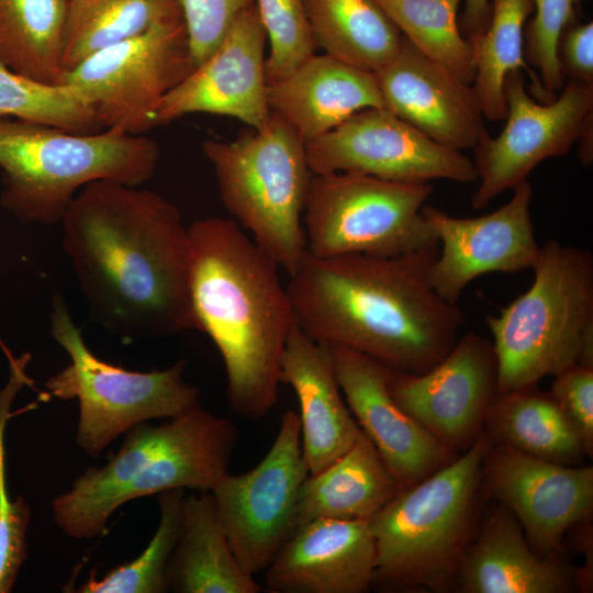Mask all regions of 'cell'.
I'll use <instances>...</instances> for the list:
<instances>
[{
    "instance_id": "8d00e7d4",
    "label": "cell",
    "mask_w": 593,
    "mask_h": 593,
    "mask_svg": "<svg viewBox=\"0 0 593 593\" xmlns=\"http://www.w3.org/2000/svg\"><path fill=\"white\" fill-rule=\"evenodd\" d=\"M31 510L23 495L8 491L4 433L0 434V593L12 591L26 559V530Z\"/></svg>"
},
{
    "instance_id": "4316f807",
    "label": "cell",
    "mask_w": 593,
    "mask_h": 593,
    "mask_svg": "<svg viewBox=\"0 0 593 593\" xmlns=\"http://www.w3.org/2000/svg\"><path fill=\"white\" fill-rule=\"evenodd\" d=\"M485 430L494 443L547 461L573 466L585 455L574 426L537 385L497 394Z\"/></svg>"
},
{
    "instance_id": "ffe728a7",
    "label": "cell",
    "mask_w": 593,
    "mask_h": 593,
    "mask_svg": "<svg viewBox=\"0 0 593 593\" xmlns=\"http://www.w3.org/2000/svg\"><path fill=\"white\" fill-rule=\"evenodd\" d=\"M373 74L385 109L436 143L461 152L488 134L472 85L404 37L395 56Z\"/></svg>"
},
{
    "instance_id": "e575fe53",
    "label": "cell",
    "mask_w": 593,
    "mask_h": 593,
    "mask_svg": "<svg viewBox=\"0 0 593 593\" xmlns=\"http://www.w3.org/2000/svg\"><path fill=\"white\" fill-rule=\"evenodd\" d=\"M269 42L267 85L279 81L315 54L304 0H254Z\"/></svg>"
},
{
    "instance_id": "5b68a950",
    "label": "cell",
    "mask_w": 593,
    "mask_h": 593,
    "mask_svg": "<svg viewBox=\"0 0 593 593\" xmlns=\"http://www.w3.org/2000/svg\"><path fill=\"white\" fill-rule=\"evenodd\" d=\"M486 433L419 482L402 488L369 521L376 546L372 584L383 591L449 592L479 523Z\"/></svg>"
},
{
    "instance_id": "60d3db41",
    "label": "cell",
    "mask_w": 593,
    "mask_h": 593,
    "mask_svg": "<svg viewBox=\"0 0 593 593\" xmlns=\"http://www.w3.org/2000/svg\"><path fill=\"white\" fill-rule=\"evenodd\" d=\"M9 358L10 374L8 382L0 389V434L4 433L7 421L11 416V407L18 393L33 381L26 373V366L31 360V354L24 353L20 357H13L4 347Z\"/></svg>"
},
{
    "instance_id": "4fadbf2b",
    "label": "cell",
    "mask_w": 593,
    "mask_h": 593,
    "mask_svg": "<svg viewBox=\"0 0 593 593\" xmlns=\"http://www.w3.org/2000/svg\"><path fill=\"white\" fill-rule=\"evenodd\" d=\"M307 475L300 418L288 410L264 458L246 472H227L211 489L230 545L247 573L266 570L294 532L296 502Z\"/></svg>"
},
{
    "instance_id": "5bb4252c",
    "label": "cell",
    "mask_w": 593,
    "mask_h": 593,
    "mask_svg": "<svg viewBox=\"0 0 593 593\" xmlns=\"http://www.w3.org/2000/svg\"><path fill=\"white\" fill-rule=\"evenodd\" d=\"M313 175L351 171L399 182L478 180L473 161L445 147L391 111L363 109L305 143Z\"/></svg>"
},
{
    "instance_id": "d6a6232c",
    "label": "cell",
    "mask_w": 593,
    "mask_h": 593,
    "mask_svg": "<svg viewBox=\"0 0 593 593\" xmlns=\"http://www.w3.org/2000/svg\"><path fill=\"white\" fill-rule=\"evenodd\" d=\"M186 489L159 493V523L143 552L97 579L94 572L76 592L80 593H163L168 591L167 570L176 547Z\"/></svg>"
},
{
    "instance_id": "ba28073f",
    "label": "cell",
    "mask_w": 593,
    "mask_h": 593,
    "mask_svg": "<svg viewBox=\"0 0 593 593\" xmlns=\"http://www.w3.org/2000/svg\"><path fill=\"white\" fill-rule=\"evenodd\" d=\"M221 201L238 225L289 276L306 255L302 224L313 172L304 141L271 112L259 130L233 141L206 139Z\"/></svg>"
},
{
    "instance_id": "30bf717a",
    "label": "cell",
    "mask_w": 593,
    "mask_h": 593,
    "mask_svg": "<svg viewBox=\"0 0 593 593\" xmlns=\"http://www.w3.org/2000/svg\"><path fill=\"white\" fill-rule=\"evenodd\" d=\"M429 182H399L351 171L313 175L303 210L306 253L393 257L438 246L422 209Z\"/></svg>"
},
{
    "instance_id": "44dd1931",
    "label": "cell",
    "mask_w": 593,
    "mask_h": 593,
    "mask_svg": "<svg viewBox=\"0 0 593 593\" xmlns=\"http://www.w3.org/2000/svg\"><path fill=\"white\" fill-rule=\"evenodd\" d=\"M376 546L368 521L317 518L295 528L266 568L273 593H362L372 585Z\"/></svg>"
},
{
    "instance_id": "74e56055",
    "label": "cell",
    "mask_w": 593,
    "mask_h": 593,
    "mask_svg": "<svg viewBox=\"0 0 593 593\" xmlns=\"http://www.w3.org/2000/svg\"><path fill=\"white\" fill-rule=\"evenodd\" d=\"M193 63L216 48L236 14L249 0H181Z\"/></svg>"
},
{
    "instance_id": "83f0119b",
    "label": "cell",
    "mask_w": 593,
    "mask_h": 593,
    "mask_svg": "<svg viewBox=\"0 0 593 593\" xmlns=\"http://www.w3.org/2000/svg\"><path fill=\"white\" fill-rule=\"evenodd\" d=\"M316 47L374 72L401 47L403 35L376 0H304Z\"/></svg>"
},
{
    "instance_id": "3957f363",
    "label": "cell",
    "mask_w": 593,
    "mask_h": 593,
    "mask_svg": "<svg viewBox=\"0 0 593 593\" xmlns=\"http://www.w3.org/2000/svg\"><path fill=\"white\" fill-rule=\"evenodd\" d=\"M188 231L197 328L222 357L232 411L258 421L277 402L281 357L296 324L281 268L233 219H201Z\"/></svg>"
},
{
    "instance_id": "6da1fadb",
    "label": "cell",
    "mask_w": 593,
    "mask_h": 593,
    "mask_svg": "<svg viewBox=\"0 0 593 593\" xmlns=\"http://www.w3.org/2000/svg\"><path fill=\"white\" fill-rule=\"evenodd\" d=\"M61 225L91 321L124 340L198 329L189 231L175 204L137 186L93 181Z\"/></svg>"
},
{
    "instance_id": "603a6c76",
    "label": "cell",
    "mask_w": 593,
    "mask_h": 593,
    "mask_svg": "<svg viewBox=\"0 0 593 593\" xmlns=\"http://www.w3.org/2000/svg\"><path fill=\"white\" fill-rule=\"evenodd\" d=\"M280 380L296 394L303 458L309 474L317 473L343 456L360 432L339 388L328 345L295 324L281 357Z\"/></svg>"
},
{
    "instance_id": "7a4b0ae2",
    "label": "cell",
    "mask_w": 593,
    "mask_h": 593,
    "mask_svg": "<svg viewBox=\"0 0 593 593\" xmlns=\"http://www.w3.org/2000/svg\"><path fill=\"white\" fill-rule=\"evenodd\" d=\"M437 247L393 257L306 253L287 284L298 326L318 343L359 351L391 370H429L454 347L465 322L458 305L429 283Z\"/></svg>"
},
{
    "instance_id": "f1b7e54d",
    "label": "cell",
    "mask_w": 593,
    "mask_h": 593,
    "mask_svg": "<svg viewBox=\"0 0 593 593\" xmlns=\"http://www.w3.org/2000/svg\"><path fill=\"white\" fill-rule=\"evenodd\" d=\"M533 10V0H491L486 30L469 42L474 66L472 87L486 120H505L504 81L513 70L527 72L533 98L540 102L551 101L537 72L524 57V29Z\"/></svg>"
},
{
    "instance_id": "cb8c5ba5",
    "label": "cell",
    "mask_w": 593,
    "mask_h": 593,
    "mask_svg": "<svg viewBox=\"0 0 593 593\" xmlns=\"http://www.w3.org/2000/svg\"><path fill=\"white\" fill-rule=\"evenodd\" d=\"M267 102L304 143L363 109H385L372 71L327 54H314L286 78L268 83Z\"/></svg>"
},
{
    "instance_id": "9c48e42d",
    "label": "cell",
    "mask_w": 593,
    "mask_h": 593,
    "mask_svg": "<svg viewBox=\"0 0 593 593\" xmlns=\"http://www.w3.org/2000/svg\"><path fill=\"white\" fill-rule=\"evenodd\" d=\"M51 333L70 363L47 379L49 396L77 399L76 443L93 458L135 425L170 418L199 402V389L183 379L186 360L164 370H126L98 358L86 345L61 295L52 302Z\"/></svg>"
},
{
    "instance_id": "ab89813d",
    "label": "cell",
    "mask_w": 593,
    "mask_h": 593,
    "mask_svg": "<svg viewBox=\"0 0 593 593\" xmlns=\"http://www.w3.org/2000/svg\"><path fill=\"white\" fill-rule=\"evenodd\" d=\"M557 56L564 80L593 85V22H571L559 37Z\"/></svg>"
},
{
    "instance_id": "d6986e66",
    "label": "cell",
    "mask_w": 593,
    "mask_h": 593,
    "mask_svg": "<svg viewBox=\"0 0 593 593\" xmlns=\"http://www.w3.org/2000/svg\"><path fill=\"white\" fill-rule=\"evenodd\" d=\"M328 347L349 411L402 488L419 482L458 456L395 402L388 367L350 348Z\"/></svg>"
},
{
    "instance_id": "e0dca14e",
    "label": "cell",
    "mask_w": 593,
    "mask_h": 593,
    "mask_svg": "<svg viewBox=\"0 0 593 593\" xmlns=\"http://www.w3.org/2000/svg\"><path fill=\"white\" fill-rule=\"evenodd\" d=\"M532 198L533 189L526 180L513 189L508 202L482 216L456 217L423 206V216L441 245L428 270L429 283L441 299L457 304L466 287L484 273L532 269L540 251L530 214Z\"/></svg>"
},
{
    "instance_id": "277c9868",
    "label": "cell",
    "mask_w": 593,
    "mask_h": 593,
    "mask_svg": "<svg viewBox=\"0 0 593 593\" xmlns=\"http://www.w3.org/2000/svg\"><path fill=\"white\" fill-rule=\"evenodd\" d=\"M236 441L232 421L199 402L161 424L139 423L107 463L85 470L54 500V521L69 537L91 539L134 499L171 489L210 492L228 472Z\"/></svg>"
},
{
    "instance_id": "8fae6325",
    "label": "cell",
    "mask_w": 593,
    "mask_h": 593,
    "mask_svg": "<svg viewBox=\"0 0 593 593\" xmlns=\"http://www.w3.org/2000/svg\"><path fill=\"white\" fill-rule=\"evenodd\" d=\"M195 68L184 19L107 46L67 70L64 83L91 105L102 128L144 134L163 99Z\"/></svg>"
},
{
    "instance_id": "f546056e",
    "label": "cell",
    "mask_w": 593,
    "mask_h": 593,
    "mask_svg": "<svg viewBox=\"0 0 593 593\" xmlns=\"http://www.w3.org/2000/svg\"><path fill=\"white\" fill-rule=\"evenodd\" d=\"M68 0H0V60L40 83H64Z\"/></svg>"
},
{
    "instance_id": "836d02e7",
    "label": "cell",
    "mask_w": 593,
    "mask_h": 593,
    "mask_svg": "<svg viewBox=\"0 0 593 593\" xmlns=\"http://www.w3.org/2000/svg\"><path fill=\"white\" fill-rule=\"evenodd\" d=\"M0 116L75 133L102 128L88 101L71 86H49L12 71L0 60Z\"/></svg>"
},
{
    "instance_id": "7c38bea8",
    "label": "cell",
    "mask_w": 593,
    "mask_h": 593,
    "mask_svg": "<svg viewBox=\"0 0 593 593\" xmlns=\"http://www.w3.org/2000/svg\"><path fill=\"white\" fill-rule=\"evenodd\" d=\"M504 96L503 131L496 137L485 134L473 147L480 180L471 198L475 210L526 181L542 160L566 155L593 131V85L568 79L553 100L540 102L527 92L517 69L506 76Z\"/></svg>"
},
{
    "instance_id": "8992f818",
    "label": "cell",
    "mask_w": 593,
    "mask_h": 593,
    "mask_svg": "<svg viewBox=\"0 0 593 593\" xmlns=\"http://www.w3.org/2000/svg\"><path fill=\"white\" fill-rule=\"evenodd\" d=\"M158 143L116 128L75 133L0 116L1 205L25 223L52 225L85 186L100 180L139 186L152 178Z\"/></svg>"
},
{
    "instance_id": "ac0fdd59",
    "label": "cell",
    "mask_w": 593,
    "mask_h": 593,
    "mask_svg": "<svg viewBox=\"0 0 593 593\" xmlns=\"http://www.w3.org/2000/svg\"><path fill=\"white\" fill-rule=\"evenodd\" d=\"M267 36L254 0L236 14L213 53L160 102L156 124L183 115L209 113L261 128L271 111L267 102Z\"/></svg>"
},
{
    "instance_id": "b9f144b4",
    "label": "cell",
    "mask_w": 593,
    "mask_h": 593,
    "mask_svg": "<svg viewBox=\"0 0 593 593\" xmlns=\"http://www.w3.org/2000/svg\"><path fill=\"white\" fill-rule=\"evenodd\" d=\"M490 18L491 0H465L459 25L468 42L473 41L486 30Z\"/></svg>"
},
{
    "instance_id": "1f68e13d",
    "label": "cell",
    "mask_w": 593,
    "mask_h": 593,
    "mask_svg": "<svg viewBox=\"0 0 593 593\" xmlns=\"http://www.w3.org/2000/svg\"><path fill=\"white\" fill-rule=\"evenodd\" d=\"M421 54L472 85L471 47L458 21L461 0H376Z\"/></svg>"
},
{
    "instance_id": "52a82bcc",
    "label": "cell",
    "mask_w": 593,
    "mask_h": 593,
    "mask_svg": "<svg viewBox=\"0 0 593 593\" xmlns=\"http://www.w3.org/2000/svg\"><path fill=\"white\" fill-rule=\"evenodd\" d=\"M534 280L489 315L497 394L537 385L574 363L593 368V256L555 239L540 246Z\"/></svg>"
},
{
    "instance_id": "d590c367",
    "label": "cell",
    "mask_w": 593,
    "mask_h": 593,
    "mask_svg": "<svg viewBox=\"0 0 593 593\" xmlns=\"http://www.w3.org/2000/svg\"><path fill=\"white\" fill-rule=\"evenodd\" d=\"M582 0H533L534 16L524 29V57L539 74L540 82L551 100L564 85L557 56L563 30L579 19Z\"/></svg>"
},
{
    "instance_id": "d4e9b609",
    "label": "cell",
    "mask_w": 593,
    "mask_h": 593,
    "mask_svg": "<svg viewBox=\"0 0 593 593\" xmlns=\"http://www.w3.org/2000/svg\"><path fill=\"white\" fill-rule=\"evenodd\" d=\"M401 489L371 439L360 429L343 456L306 477L296 502L294 526L317 518L369 521Z\"/></svg>"
},
{
    "instance_id": "2e32d148",
    "label": "cell",
    "mask_w": 593,
    "mask_h": 593,
    "mask_svg": "<svg viewBox=\"0 0 593 593\" xmlns=\"http://www.w3.org/2000/svg\"><path fill=\"white\" fill-rule=\"evenodd\" d=\"M482 493L507 507L540 556L563 555V537L593 513V467L539 459L491 445L482 468Z\"/></svg>"
},
{
    "instance_id": "484cf974",
    "label": "cell",
    "mask_w": 593,
    "mask_h": 593,
    "mask_svg": "<svg viewBox=\"0 0 593 593\" xmlns=\"http://www.w3.org/2000/svg\"><path fill=\"white\" fill-rule=\"evenodd\" d=\"M168 591L260 593L238 563L211 492L184 496L179 537L167 570Z\"/></svg>"
},
{
    "instance_id": "9a60e30c",
    "label": "cell",
    "mask_w": 593,
    "mask_h": 593,
    "mask_svg": "<svg viewBox=\"0 0 593 593\" xmlns=\"http://www.w3.org/2000/svg\"><path fill=\"white\" fill-rule=\"evenodd\" d=\"M389 389L402 410L443 445L457 455L465 452L485 430L497 396L493 344L467 333L423 373L390 369Z\"/></svg>"
},
{
    "instance_id": "7402d4cb",
    "label": "cell",
    "mask_w": 593,
    "mask_h": 593,
    "mask_svg": "<svg viewBox=\"0 0 593 593\" xmlns=\"http://www.w3.org/2000/svg\"><path fill=\"white\" fill-rule=\"evenodd\" d=\"M578 588V570L564 556H538L518 519L499 503L480 521L460 562L454 591L568 593Z\"/></svg>"
},
{
    "instance_id": "4dcf8cb0",
    "label": "cell",
    "mask_w": 593,
    "mask_h": 593,
    "mask_svg": "<svg viewBox=\"0 0 593 593\" xmlns=\"http://www.w3.org/2000/svg\"><path fill=\"white\" fill-rule=\"evenodd\" d=\"M179 19H184L181 0H68L65 72L107 46Z\"/></svg>"
},
{
    "instance_id": "f35d334b",
    "label": "cell",
    "mask_w": 593,
    "mask_h": 593,
    "mask_svg": "<svg viewBox=\"0 0 593 593\" xmlns=\"http://www.w3.org/2000/svg\"><path fill=\"white\" fill-rule=\"evenodd\" d=\"M550 394L578 432L585 455H593V368L578 363L553 376Z\"/></svg>"
}]
</instances>
